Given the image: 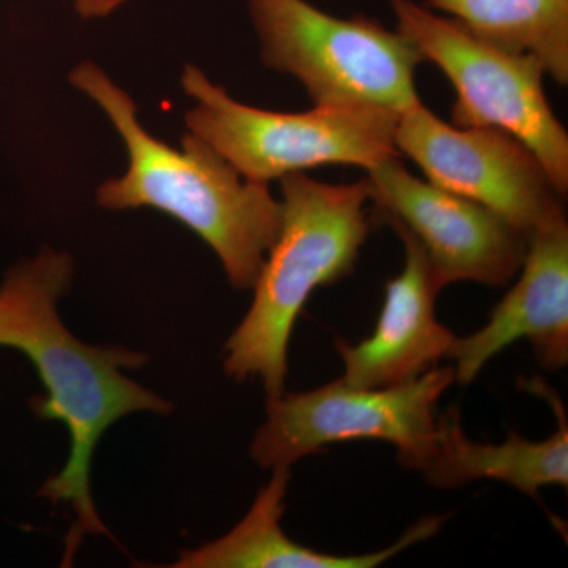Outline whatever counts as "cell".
I'll list each match as a JSON object with an SVG mask.
<instances>
[{
	"label": "cell",
	"instance_id": "8992f818",
	"mask_svg": "<svg viewBox=\"0 0 568 568\" xmlns=\"http://www.w3.org/2000/svg\"><path fill=\"white\" fill-rule=\"evenodd\" d=\"M396 31L436 63L457 92L452 125L514 134L544 164L560 196L568 192V133L552 111L536 59L511 54L414 0H390Z\"/></svg>",
	"mask_w": 568,
	"mask_h": 568
},
{
	"label": "cell",
	"instance_id": "7c38bea8",
	"mask_svg": "<svg viewBox=\"0 0 568 568\" xmlns=\"http://www.w3.org/2000/svg\"><path fill=\"white\" fill-rule=\"evenodd\" d=\"M523 386L547 399L558 417V429L538 443L515 432L508 433L503 444L473 443L463 432L458 410L450 409L439 416L435 444L418 469L433 487L452 489L488 478L534 499L549 485L568 487V422L562 399L538 377Z\"/></svg>",
	"mask_w": 568,
	"mask_h": 568
},
{
	"label": "cell",
	"instance_id": "7a4b0ae2",
	"mask_svg": "<svg viewBox=\"0 0 568 568\" xmlns=\"http://www.w3.org/2000/svg\"><path fill=\"white\" fill-rule=\"evenodd\" d=\"M69 81L102 108L126 149L125 173L97 190L100 207L173 216L211 246L234 287L253 290L282 226V201L268 185L245 179L193 133L182 149L152 136L132 95L97 63L81 62Z\"/></svg>",
	"mask_w": 568,
	"mask_h": 568
},
{
	"label": "cell",
	"instance_id": "30bf717a",
	"mask_svg": "<svg viewBox=\"0 0 568 568\" xmlns=\"http://www.w3.org/2000/svg\"><path fill=\"white\" fill-rule=\"evenodd\" d=\"M519 278L476 334L455 338L447 358L455 379L469 386L495 355L528 339L547 369L568 364V223L566 213L528 237Z\"/></svg>",
	"mask_w": 568,
	"mask_h": 568
},
{
	"label": "cell",
	"instance_id": "4fadbf2b",
	"mask_svg": "<svg viewBox=\"0 0 568 568\" xmlns=\"http://www.w3.org/2000/svg\"><path fill=\"white\" fill-rule=\"evenodd\" d=\"M257 493L245 518L226 536L183 551L178 568H375L418 541L435 536L446 517H428L414 525L392 547L365 555L338 556L302 547L284 534V497L290 467H278Z\"/></svg>",
	"mask_w": 568,
	"mask_h": 568
},
{
	"label": "cell",
	"instance_id": "277c9868",
	"mask_svg": "<svg viewBox=\"0 0 568 568\" xmlns=\"http://www.w3.org/2000/svg\"><path fill=\"white\" fill-rule=\"evenodd\" d=\"M181 85L193 100L186 129L211 145L245 179L280 181L325 164L369 171L399 155V114L372 106H315L276 112L234 100L196 65L183 69Z\"/></svg>",
	"mask_w": 568,
	"mask_h": 568
},
{
	"label": "cell",
	"instance_id": "6da1fadb",
	"mask_svg": "<svg viewBox=\"0 0 568 568\" xmlns=\"http://www.w3.org/2000/svg\"><path fill=\"white\" fill-rule=\"evenodd\" d=\"M73 271L69 254L44 248L10 268L0 284V347L21 351L36 365L47 395L33 399V413L69 429L65 466L40 489V496L65 504L77 517L67 538V562L82 537L106 534L91 495V465L100 437L126 414L171 413L162 396L121 372L144 364V355L125 347L84 345L63 325L58 302L69 290Z\"/></svg>",
	"mask_w": 568,
	"mask_h": 568
},
{
	"label": "cell",
	"instance_id": "5bb4252c",
	"mask_svg": "<svg viewBox=\"0 0 568 568\" xmlns=\"http://www.w3.org/2000/svg\"><path fill=\"white\" fill-rule=\"evenodd\" d=\"M476 39L536 59L559 85L568 84V0H424Z\"/></svg>",
	"mask_w": 568,
	"mask_h": 568
},
{
	"label": "cell",
	"instance_id": "9c48e42d",
	"mask_svg": "<svg viewBox=\"0 0 568 568\" xmlns=\"http://www.w3.org/2000/svg\"><path fill=\"white\" fill-rule=\"evenodd\" d=\"M376 222L403 227L424 248L440 286H506L525 261L528 237L497 213L410 174L399 156L366 171Z\"/></svg>",
	"mask_w": 568,
	"mask_h": 568
},
{
	"label": "cell",
	"instance_id": "3957f363",
	"mask_svg": "<svg viewBox=\"0 0 568 568\" xmlns=\"http://www.w3.org/2000/svg\"><path fill=\"white\" fill-rule=\"evenodd\" d=\"M282 226L254 283L248 313L227 339L224 369L261 377L268 398L284 394L295 321L317 287L353 274L372 222L365 179L325 183L306 173L280 179Z\"/></svg>",
	"mask_w": 568,
	"mask_h": 568
},
{
	"label": "cell",
	"instance_id": "52a82bcc",
	"mask_svg": "<svg viewBox=\"0 0 568 568\" xmlns=\"http://www.w3.org/2000/svg\"><path fill=\"white\" fill-rule=\"evenodd\" d=\"M455 366H435L402 386L362 388L334 381L305 394L267 399L252 457L265 469L290 467L332 444L386 440L409 469H420L435 444L437 403L455 383Z\"/></svg>",
	"mask_w": 568,
	"mask_h": 568
},
{
	"label": "cell",
	"instance_id": "8fae6325",
	"mask_svg": "<svg viewBox=\"0 0 568 568\" xmlns=\"http://www.w3.org/2000/svg\"><path fill=\"white\" fill-rule=\"evenodd\" d=\"M390 227L405 245V268L386 284L375 332L358 345L335 342L345 365L342 379L354 387H395L417 379L448 357L457 338L437 321L436 298L444 287L424 248L403 227Z\"/></svg>",
	"mask_w": 568,
	"mask_h": 568
},
{
	"label": "cell",
	"instance_id": "5b68a950",
	"mask_svg": "<svg viewBox=\"0 0 568 568\" xmlns=\"http://www.w3.org/2000/svg\"><path fill=\"white\" fill-rule=\"evenodd\" d=\"M267 69L304 85L315 106H372L402 114L420 103L424 55L402 32L357 14L338 18L306 0H248Z\"/></svg>",
	"mask_w": 568,
	"mask_h": 568
},
{
	"label": "cell",
	"instance_id": "ba28073f",
	"mask_svg": "<svg viewBox=\"0 0 568 568\" xmlns=\"http://www.w3.org/2000/svg\"><path fill=\"white\" fill-rule=\"evenodd\" d=\"M395 142L426 181L484 205L526 237L564 213L544 164L504 130L459 129L420 102L399 114Z\"/></svg>",
	"mask_w": 568,
	"mask_h": 568
},
{
	"label": "cell",
	"instance_id": "9a60e30c",
	"mask_svg": "<svg viewBox=\"0 0 568 568\" xmlns=\"http://www.w3.org/2000/svg\"><path fill=\"white\" fill-rule=\"evenodd\" d=\"M126 0H73L74 10L82 20H102L121 9Z\"/></svg>",
	"mask_w": 568,
	"mask_h": 568
}]
</instances>
